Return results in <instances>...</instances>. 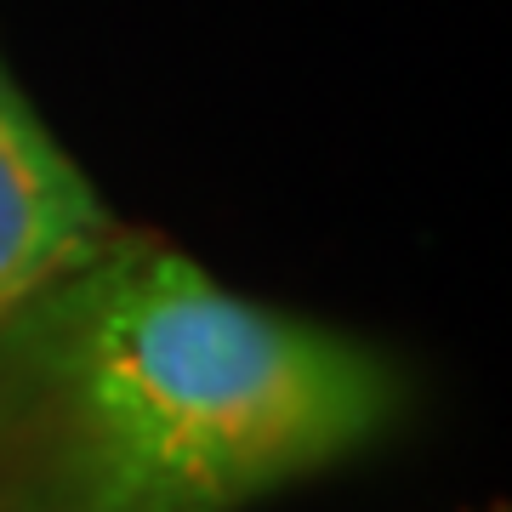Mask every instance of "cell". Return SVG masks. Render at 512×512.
I'll return each instance as SVG.
<instances>
[{"instance_id":"2","label":"cell","mask_w":512,"mask_h":512,"mask_svg":"<svg viewBox=\"0 0 512 512\" xmlns=\"http://www.w3.org/2000/svg\"><path fill=\"white\" fill-rule=\"evenodd\" d=\"M114 234L109 200L0 57V319Z\"/></svg>"},{"instance_id":"1","label":"cell","mask_w":512,"mask_h":512,"mask_svg":"<svg viewBox=\"0 0 512 512\" xmlns=\"http://www.w3.org/2000/svg\"><path fill=\"white\" fill-rule=\"evenodd\" d=\"M404 416L393 353L137 228L0 319V512H251Z\"/></svg>"}]
</instances>
